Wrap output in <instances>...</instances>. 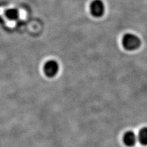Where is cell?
Here are the masks:
<instances>
[{
	"instance_id": "4",
	"label": "cell",
	"mask_w": 147,
	"mask_h": 147,
	"mask_svg": "<svg viewBox=\"0 0 147 147\" xmlns=\"http://www.w3.org/2000/svg\"><path fill=\"white\" fill-rule=\"evenodd\" d=\"M137 141L136 134L132 131L126 132L123 137V142L127 146L132 147L134 146Z\"/></svg>"
},
{
	"instance_id": "2",
	"label": "cell",
	"mask_w": 147,
	"mask_h": 147,
	"mask_svg": "<svg viewBox=\"0 0 147 147\" xmlns=\"http://www.w3.org/2000/svg\"><path fill=\"white\" fill-rule=\"evenodd\" d=\"M59 69V64L55 60H49L46 62L44 66L45 75L48 77H53L57 75Z\"/></svg>"
},
{
	"instance_id": "5",
	"label": "cell",
	"mask_w": 147,
	"mask_h": 147,
	"mask_svg": "<svg viewBox=\"0 0 147 147\" xmlns=\"http://www.w3.org/2000/svg\"><path fill=\"white\" fill-rule=\"evenodd\" d=\"M5 15L8 19L11 20H16L19 17V11L16 8L9 9L6 11Z\"/></svg>"
},
{
	"instance_id": "3",
	"label": "cell",
	"mask_w": 147,
	"mask_h": 147,
	"mask_svg": "<svg viewBox=\"0 0 147 147\" xmlns=\"http://www.w3.org/2000/svg\"><path fill=\"white\" fill-rule=\"evenodd\" d=\"M91 14L95 17H102L105 12V6L101 0H94L90 4Z\"/></svg>"
},
{
	"instance_id": "6",
	"label": "cell",
	"mask_w": 147,
	"mask_h": 147,
	"mask_svg": "<svg viewBox=\"0 0 147 147\" xmlns=\"http://www.w3.org/2000/svg\"><path fill=\"white\" fill-rule=\"evenodd\" d=\"M138 139L141 145H147V127H144L140 131L138 136Z\"/></svg>"
},
{
	"instance_id": "1",
	"label": "cell",
	"mask_w": 147,
	"mask_h": 147,
	"mask_svg": "<svg viewBox=\"0 0 147 147\" xmlns=\"http://www.w3.org/2000/svg\"><path fill=\"white\" fill-rule=\"evenodd\" d=\"M123 47L127 50L132 51L140 47L141 41L139 37L134 34L127 33L123 36L122 40Z\"/></svg>"
}]
</instances>
